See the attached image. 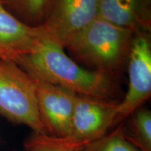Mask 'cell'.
Masks as SVG:
<instances>
[{
    "label": "cell",
    "mask_w": 151,
    "mask_h": 151,
    "mask_svg": "<svg viewBox=\"0 0 151 151\" xmlns=\"http://www.w3.org/2000/svg\"><path fill=\"white\" fill-rule=\"evenodd\" d=\"M0 114L34 133L48 135L38 109L35 79L14 61L0 60Z\"/></svg>",
    "instance_id": "3957f363"
},
{
    "label": "cell",
    "mask_w": 151,
    "mask_h": 151,
    "mask_svg": "<svg viewBox=\"0 0 151 151\" xmlns=\"http://www.w3.org/2000/svg\"><path fill=\"white\" fill-rule=\"evenodd\" d=\"M24 148L27 151H81V150L60 146L51 137L34 133L26 140Z\"/></svg>",
    "instance_id": "7c38bea8"
},
{
    "label": "cell",
    "mask_w": 151,
    "mask_h": 151,
    "mask_svg": "<svg viewBox=\"0 0 151 151\" xmlns=\"http://www.w3.org/2000/svg\"><path fill=\"white\" fill-rule=\"evenodd\" d=\"M150 0H97L98 17L134 33L150 27Z\"/></svg>",
    "instance_id": "9c48e42d"
},
{
    "label": "cell",
    "mask_w": 151,
    "mask_h": 151,
    "mask_svg": "<svg viewBox=\"0 0 151 151\" xmlns=\"http://www.w3.org/2000/svg\"><path fill=\"white\" fill-rule=\"evenodd\" d=\"M49 0H22V6L27 14L32 18H39L46 11Z\"/></svg>",
    "instance_id": "4fadbf2b"
},
{
    "label": "cell",
    "mask_w": 151,
    "mask_h": 151,
    "mask_svg": "<svg viewBox=\"0 0 151 151\" xmlns=\"http://www.w3.org/2000/svg\"><path fill=\"white\" fill-rule=\"evenodd\" d=\"M118 104L77 94L69 134L60 139L51 137L52 140L60 146L82 150L116 125Z\"/></svg>",
    "instance_id": "277c9868"
},
{
    "label": "cell",
    "mask_w": 151,
    "mask_h": 151,
    "mask_svg": "<svg viewBox=\"0 0 151 151\" xmlns=\"http://www.w3.org/2000/svg\"><path fill=\"white\" fill-rule=\"evenodd\" d=\"M18 64L37 80L79 95L119 103V89L111 75L81 67L67 55L64 47L44 35Z\"/></svg>",
    "instance_id": "6da1fadb"
},
{
    "label": "cell",
    "mask_w": 151,
    "mask_h": 151,
    "mask_svg": "<svg viewBox=\"0 0 151 151\" xmlns=\"http://www.w3.org/2000/svg\"><path fill=\"white\" fill-rule=\"evenodd\" d=\"M0 1H1V0H0Z\"/></svg>",
    "instance_id": "5bb4252c"
},
{
    "label": "cell",
    "mask_w": 151,
    "mask_h": 151,
    "mask_svg": "<svg viewBox=\"0 0 151 151\" xmlns=\"http://www.w3.org/2000/svg\"><path fill=\"white\" fill-rule=\"evenodd\" d=\"M81 151H139L132 145L124 134L123 123L112 132H108L93 142L89 143Z\"/></svg>",
    "instance_id": "8fae6325"
},
{
    "label": "cell",
    "mask_w": 151,
    "mask_h": 151,
    "mask_svg": "<svg viewBox=\"0 0 151 151\" xmlns=\"http://www.w3.org/2000/svg\"><path fill=\"white\" fill-rule=\"evenodd\" d=\"M128 60V90L117 105L116 125L141 108L150 97L151 44L148 32L134 33Z\"/></svg>",
    "instance_id": "5b68a950"
},
{
    "label": "cell",
    "mask_w": 151,
    "mask_h": 151,
    "mask_svg": "<svg viewBox=\"0 0 151 151\" xmlns=\"http://www.w3.org/2000/svg\"><path fill=\"white\" fill-rule=\"evenodd\" d=\"M134 32L97 17L68 41L67 48L91 70L112 76L128 58Z\"/></svg>",
    "instance_id": "7a4b0ae2"
},
{
    "label": "cell",
    "mask_w": 151,
    "mask_h": 151,
    "mask_svg": "<svg viewBox=\"0 0 151 151\" xmlns=\"http://www.w3.org/2000/svg\"><path fill=\"white\" fill-rule=\"evenodd\" d=\"M130 117L127 127H124L126 139L139 151H151V112L147 109H138Z\"/></svg>",
    "instance_id": "30bf717a"
},
{
    "label": "cell",
    "mask_w": 151,
    "mask_h": 151,
    "mask_svg": "<svg viewBox=\"0 0 151 151\" xmlns=\"http://www.w3.org/2000/svg\"><path fill=\"white\" fill-rule=\"evenodd\" d=\"M35 81L38 109L48 134L65 138L70 130L77 94L44 81Z\"/></svg>",
    "instance_id": "52a82bcc"
},
{
    "label": "cell",
    "mask_w": 151,
    "mask_h": 151,
    "mask_svg": "<svg viewBox=\"0 0 151 151\" xmlns=\"http://www.w3.org/2000/svg\"><path fill=\"white\" fill-rule=\"evenodd\" d=\"M50 1L48 14L40 26L45 37L64 48L73 35L98 17L97 0Z\"/></svg>",
    "instance_id": "8992f818"
},
{
    "label": "cell",
    "mask_w": 151,
    "mask_h": 151,
    "mask_svg": "<svg viewBox=\"0 0 151 151\" xmlns=\"http://www.w3.org/2000/svg\"><path fill=\"white\" fill-rule=\"evenodd\" d=\"M43 36L40 25L33 27L20 21L0 1V60L18 63L35 48Z\"/></svg>",
    "instance_id": "ba28073f"
}]
</instances>
